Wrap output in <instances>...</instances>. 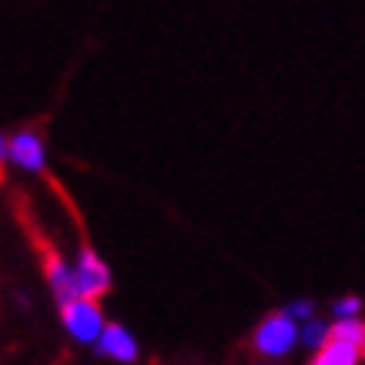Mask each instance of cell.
<instances>
[{"label": "cell", "instance_id": "6da1fadb", "mask_svg": "<svg viewBox=\"0 0 365 365\" xmlns=\"http://www.w3.org/2000/svg\"><path fill=\"white\" fill-rule=\"evenodd\" d=\"M21 225L27 228V235H31L34 248H37V255H41L44 275H47V282H51V288H54V295L61 299V305H64V302H71V299H78V278H74V272H67L64 258L57 255V248L47 242L41 228H34L31 215H27L24 208H21Z\"/></svg>", "mask_w": 365, "mask_h": 365}, {"label": "cell", "instance_id": "7a4b0ae2", "mask_svg": "<svg viewBox=\"0 0 365 365\" xmlns=\"http://www.w3.org/2000/svg\"><path fill=\"white\" fill-rule=\"evenodd\" d=\"M61 319H64L67 332L74 335L78 342H94V339H101V332H104V319H101L98 299L78 295V299L64 302V305H61Z\"/></svg>", "mask_w": 365, "mask_h": 365}, {"label": "cell", "instance_id": "3957f363", "mask_svg": "<svg viewBox=\"0 0 365 365\" xmlns=\"http://www.w3.org/2000/svg\"><path fill=\"white\" fill-rule=\"evenodd\" d=\"M295 339H299V329H295V322H292L288 312L268 315L258 325V332H255V345H258V352H265V355H285L295 345Z\"/></svg>", "mask_w": 365, "mask_h": 365}, {"label": "cell", "instance_id": "277c9868", "mask_svg": "<svg viewBox=\"0 0 365 365\" xmlns=\"http://www.w3.org/2000/svg\"><path fill=\"white\" fill-rule=\"evenodd\" d=\"M74 278H78V295H84V299H101L111 288V275H108L104 262L91 252V245L81 248V262L74 268Z\"/></svg>", "mask_w": 365, "mask_h": 365}, {"label": "cell", "instance_id": "5b68a950", "mask_svg": "<svg viewBox=\"0 0 365 365\" xmlns=\"http://www.w3.org/2000/svg\"><path fill=\"white\" fill-rule=\"evenodd\" d=\"M98 345H101V352L111 355V359H118V362H134V359H138L134 339L124 332L121 325H104V332H101Z\"/></svg>", "mask_w": 365, "mask_h": 365}, {"label": "cell", "instance_id": "8992f818", "mask_svg": "<svg viewBox=\"0 0 365 365\" xmlns=\"http://www.w3.org/2000/svg\"><path fill=\"white\" fill-rule=\"evenodd\" d=\"M11 155L17 158V165L31 168V171H44V144H41V138L34 131H24L14 138Z\"/></svg>", "mask_w": 365, "mask_h": 365}, {"label": "cell", "instance_id": "52a82bcc", "mask_svg": "<svg viewBox=\"0 0 365 365\" xmlns=\"http://www.w3.org/2000/svg\"><path fill=\"white\" fill-rule=\"evenodd\" d=\"M359 355H362L359 342H345V339H332L329 335V342L319 345V355H315L312 365H355Z\"/></svg>", "mask_w": 365, "mask_h": 365}, {"label": "cell", "instance_id": "ba28073f", "mask_svg": "<svg viewBox=\"0 0 365 365\" xmlns=\"http://www.w3.org/2000/svg\"><path fill=\"white\" fill-rule=\"evenodd\" d=\"M332 339H345V342H362L365 335V325L359 319H342L339 325H332Z\"/></svg>", "mask_w": 365, "mask_h": 365}, {"label": "cell", "instance_id": "9c48e42d", "mask_svg": "<svg viewBox=\"0 0 365 365\" xmlns=\"http://www.w3.org/2000/svg\"><path fill=\"white\" fill-rule=\"evenodd\" d=\"M329 332H332V329H325L322 322H309L305 332H302V339H305V345H325L329 342Z\"/></svg>", "mask_w": 365, "mask_h": 365}, {"label": "cell", "instance_id": "30bf717a", "mask_svg": "<svg viewBox=\"0 0 365 365\" xmlns=\"http://www.w3.org/2000/svg\"><path fill=\"white\" fill-rule=\"evenodd\" d=\"M355 312H359V299H342L335 305V315H339V319H355Z\"/></svg>", "mask_w": 365, "mask_h": 365}, {"label": "cell", "instance_id": "8fae6325", "mask_svg": "<svg viewBox=\"0 0 365 365\" xmlns=\"http://www.w3.org/2000/svg\"><path fill=\"white\" fill-rule=\"evenodd\" d=\"M288 315H292V319H309L312 305H309V302H299V305H292V309H288Z\"/></svg>", "mask_w": 365, "mask_h": 365}, {"label": "cell", "instance_id": "7c38bea8", "mask_svg": "<svg viewBox=\"0 0 365 365\" xmlns=\"http://www.w3.org/2000/svg\"><path fill=\"white\" fill-rule=\"evenodd\" d=\"M359 352H362V359H365V335H362V342H359Z\"/></svg>", "mask_w": 365, "mask_h": 365}]
</instances>
